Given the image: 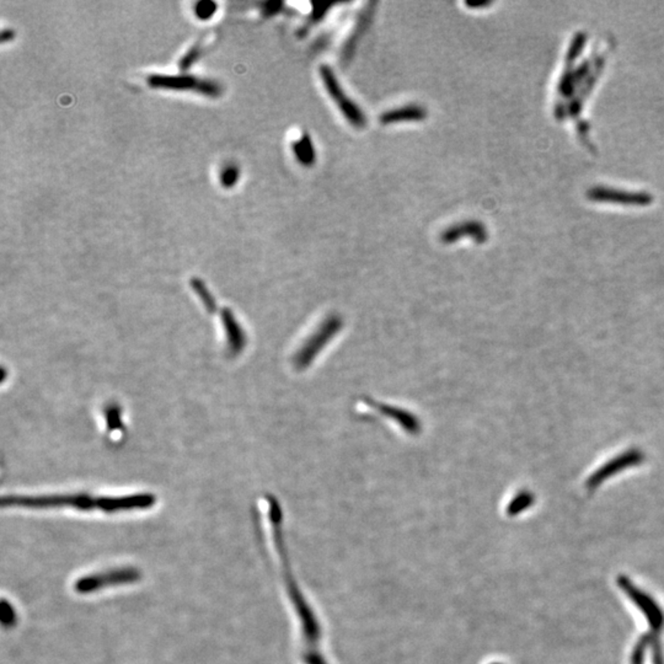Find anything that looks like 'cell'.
Segmentation results:
<instances>
[{
	"instance_id": "cell-1",
	"label": "cell",
	"mask_w": 664,
	"mask_h": 664,
	"mask_svg": "<svg viewBox=\"0 0 664 664\" xmlns=\"http://www.w3.org/2000/svg\"><path fill=\"white\" fill-rule=\"evenodd\" d=\"M157 503L153 494L130 496H92L90 494H50V496H8L3 499V507H23L31 510L69 507L78 511H103L105 513L149 510Z\"/></svg>"
},
{
	"instance_id": "cell-6",
	"label": "cell",
	"mask_w": 664,
	"mask_h": 664,
	"mask_svg": "<svg viewBox=\"0 0 664 664\" xmlns=\"http://www.w3.org/2000/svg\"><path fill=\"white\" fill-rule=\"evenodd\" d=\"M426 116V111L420 106H406L394 111H389L381 116L383 123H394L403 121H419Z\"/></svg>"
},
{
	"instance_id": "cell-3",
	"label": "cell",
	"mask_w": 664,
	"mask_h": 664,
	"mask_svg": "<svg viewBox=\"0 0 664 664\" xmlns=\"http://www.w3.org/2000/svg\"><path fill=\"white\" fill-rule=\"evenodd\" d=\"M321 78L324 80V84L328 88L330 95L334 99V101L337 103L341 111L346 116L347 119L357 127H363L365 125V116L359 110L356 103H353L350 97L342 90L339 81L336 79L335 75L329 67H321L320 69Z\"/></svg>"
},
{
	"instance_id": "cell-10",
	"label": "cell",
	"mask_w": 664,
	"mask_h": 664,
	"mask_svg": "<svg viewBox=\"0 0 664 664\" xmlns=\"http://www.w3.org/2000/svg\"><path fill=\"white\" fill-rule=\"evenodd\" d=\"M221 180H223V183L227 185V186L233 185L234 182L238 180V170L235 168H229L223 172Z\"/></svg>"
},
{
	"instance_id": "cell-2",
	"label": "cell",
	"mask_w": 664,
	"mask_h": 664,
	"mask_svg": "<svg viewBox=\"0 0 664 664\" xmlns=\"http://www.w3.org/2000/svg\"><path fill=\"white\" fill-rule=\"evenodd\" d=\"M142 579V572L134 567H119L105 572L88 574L77 579L74 590L79 594H91L97 590L114 585H131Z\"/></svg>"
},
{
	"instance_id": "cell-5",
	"label": "cell",
	"mask_w": 664,
	"mask_h": 664,
	"mask_svg": "<svg viewBox=\"0 0 664 664\" xmlns=\"http://www.w3.org/2000/svg\"><path fill=\"white\" fill-rule=\"evenodd\" d=\"M221 321L223 326L227 332L228 348L229 353H238L244 348L245 335L244 332L240 329L237 319L234 318L233 314L228 309H223L221 312Z\"/></svg>"
},
{
	"instance_id": "cell-7",
	"label": "cell",
	"mask_w": 664,
	"mask_h": 664,
	"mask_svg": "<svg viewBox=\"0 0 664 664\" xmlns=\"http://www.w3.org/2000/svg\"><path fill=\"white\" fill-rule=\"evenodd\" d=\"M640 456H641V454H638V453H630V454H625L621 458L614 460L613 463H610V465L604 466L602 472H598L594 476L590 479V486L594 487L596 485L599 483V481H602L603 479L614 474V469H624L631 464H636L640 459Z\"/></svg>"
},
{
	"instance_id": "cell-4",
	"label": "cell",
	"mask_w": 664,
	"mask_h": 664,
	"mask_svg": "<svg viewBox=\"0 0 664 664\" xmlns=\"http://www.w3.org/2000/svg\"><path fill=\"white\" fill-rule=\"evenodd\" d=\"M149 85L153 88H166L174 90H194L210 97H217L221 92V88L213 81L201 80L193 77H163L153 75L148 79Z\"/></svg>"
},
{
	"instance_id": "cell-8",
	"label": "cell",
	"mask_w": 664,
	"mask_h": 664,
	"mask_svg": "<svg viewBox=\"0 0 664 664\" xmlns=\"http://www.w3.org/2000/svg\"><path fill=\"white\" fill-rule=\"evenodd\" d=\"M293 149L296 158L301 163L305 165L312 164L315 155H314L312 143L308 137H303L301 142L295 143Z\"/></svg>"
},
{
	"instance_id": "cell-9",
	"label": "cell",
	"mask_w": 664,
	"mask_h": 664,
	"mask_svg": "<svg viewBox=\"0 0 664 664\" xmlns=\"http://www.w3.org/2000/svg\"><path fill=\"white\" fill-rule=\"evenodd\" d=\"M17 623V614L12 603L3 599L1 602V624L4 627H12Z\"/></svg>"
}]
</instances>
